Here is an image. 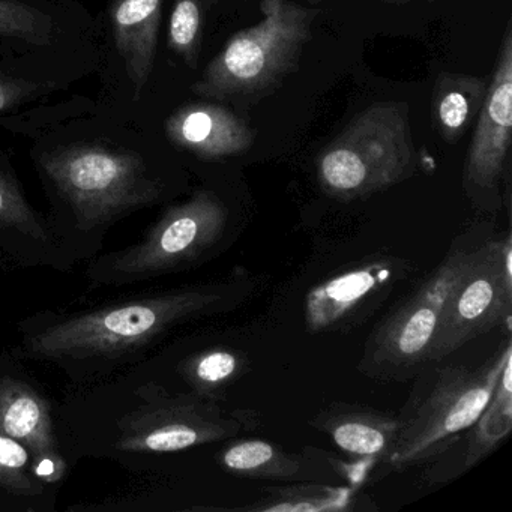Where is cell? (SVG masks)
<instances>
[{
	"instance_id": "6da1fadb",
	"label": "cell",
	"mask_w": 512,
	"mask_h": 512,
	"mask_svg": "<svg viewBox=\"0 0 512 512\" xmlns=\"http://www.w3.org/2000/svg\"><path fill=\"white\" fill-rule=\"evenodd\" d=\"M256 413L175 388L137 365L101 382L73 386L55 406L68 461L112 460L140 475L155 458L233 439L256 427Z\"/></svg>"
},
{
	"instance_id": "7a4b0ae2",
	"label": "cell",
	"mask_w": 512,
	"mask_h": 512,
	"mask_svg": "<svg viewBox=\"0 0 512 512\" xmlns=\"http://www.w3.org/2000/svg\"><path fill=\"white\" fill-rule=\"evenodd\" d=\"M235 284L142 293L83 310H44L17 323V355L58 368L73 386L127 370L170 332L238 302Z\"/></svg>"
},
{
	"instance_id": "3957f363",
	"label": "cell",
	"mask_w": 512,
	"mask_h": 512,
	"mask_svg": "<svg viewBox=\"0 0 512 512\" xmlns=\"http://www.w3.org/2000/svg\"><path fill=\"white\" fill-rule=\"evenodd\" d=\"M40 167L52 196L50 223L79 265L103 251L119 221L169 193L166 179L143 155L101 143L44 154Z\"/></svg>"
},
{
	"instance_id": "277c9868",
	"label": "cell",
	"mask_w": 512,
	"mask_h": 512,
	"mask_svg": "<svg viewBox=\"0 0 512 512\" xmlns=\"http://www.w3.org/2000/svg\"><path fill=\"white\" fill-rule=\"evenodd\" d=\"M229 209L208 190L170 206L148 232L128 247L100 253L86 262L91 289L122 287L178 274L205 259L223 239Z\"/></svg>"
},
{
	"instance_id": "5b68a950",
	"label": "cell",
	"mask_w": 512,
	"mask_h": 512,
	"mask_svg": "<svg viewBox=\"0 0 512 512\" xmlns=\"http://www.w3.org/2000/svg\"><path fill=\"white\" fill-rule=\"evenodd\" d=\"M415 170L409 106L392 101L359 113L317 158L320 187L346 202L394 187Z\"/></svg>"
},
{
	"instance_id": "8992f818",
	"label": "cell",
	"mask_w": 512,
	"mask_h": 512,
	"mask_svg": "<svg viewBox=\"0 0 512 512\" xmlns=\"http://www.w3.org/2000/svg\"><path fill=\"white\" fill-rule=\"evenodd\" d=\"M260 10L263 19L233 35L209 62L191 88L194 94L217 100L259 94L295 68L310 41L316 11L289 0H263Z\"/></svg>"
},
{
	"instance_id": "52a82bcc",
	"label": "cell",
	"mask_w": 512,
	"mask_h": 512,
	"mask_svg": "<svg viewBox=\"0 0 512 512\" xmlns=\"http://www.w3.org/2000/svg\"><path fill=\"white\" fill-rule=\"evenodd\" d=\"M509 358L511 340L476 370H440L427 391L419 395L418 403L410 404L400 416V433L386 466L406 469L439 457L481 415Z\"/></svg>"
},
{
	"instance_id": "ba28073f",
	"label": "cell",
	"mask_w": 512,
	"mask_h": 512,
	"mask_svg": "<svg viewBox=\"0 0 512 512\" xmlns=\"http://www.w3.org/2000/svg\"><path fill=\"white\" fill-rule=\"evenodd\" d=\"M476 245L467 236L455 242L436 271L374 329L359 365L362 371L394 379L428 362L446 299L463 277Z\"/></svg>"
},
{
	"instance_id": "9c48e42d",
	"label": "cell",
	"mask_w": 512,
	"mask_h": 512,
	"mask_svg": "<svg viewBox=\"0 0 512 512\" xmlns=\"http://www.w3.org/2000/svg\"><path fill=\"white\" fill-rule=\"evenodd\" d=\"M511 263V236L478 242L463 277L446 299L428 362L442 361L469 341L511 326Z\"/></svg>"
},
{
	"instance_id": "30bf717a",
	"label": "cell",
	"mask_w": 512,
	"mask_h": 512,
	"mask_svg": "<svg viewBox=\"0 0 512 512\" xmlns=\"http://www.w3.org/2000/svg\"><path fill=\"white\" fill-rule=\"evenodd\" d=\"M0 433L28 446L38 475L58 488L67 475L55 404L17 356H0Z\"/></svg>"
},
{
	"instance_id": "8fae6325",
	"label": "cell",
	"mask_w": 512,
	"mask_h": 512,
	"mask_svg": "<svg viewBox=\"0 0 512 512\" xmlns=\"http://www.w3.org/2000/svg\"><path fill=\"white\" fill-rule=\"evenodd\" d=\"M512 130V28L509 23L497 56L493 79L476 118L463 173L467 196L485 209L497 208V188L502 181Z\"/></svg>"
},
{
	"instance_id": "7c38bea8",
	"label": "cell",
	"mask_w": 512,
	"mask_h": 512,
	"mask_svg": "<svg viewBox=\"0 0 512 512\" xmlns=\"http://www.w3.org/2000/svg\"><path fill=\"white\" fill-rule=\"evenodd\" d=\"M0 262L56 272H71L79 265L49 218L32 208L14 176L4 169H0Z\"/></svg>"
},
{
	"instance_id": "4fadbf2b",
	"label": "cell",
	"mask_w": 512,
	"mask_h": 512,
	"mask_svg": "<svg viewBox=\"0 0 512 512\" xmlns=\"http://www.w3.org/2000/svg\"><path fill=\"white\" fill-rule=\"evenodd\" d=\"M404 275V265L398 260H376L319 284L305 301L307 328L310 332L341 328L386 298Z\"/></svg>"
},
{
	"instance_id": "5bb4252c",
	"label": "cell",
	"mask_w": 512,
	"mask_h": 512,
	"mask_svg": "<svg viewBox=\"0 0 512 512\" xmlns=\"http://www.w3.org/2000/svg\"><path fill=\"white\" fill-rule=\"evenodd\" d=\"M512 430V358L506 361L496 389L475 422L464 430L431 467V481L445 482L463 475L499 448Z\"/></svg>"
},
{
	"instance_id": "9a60e30c",
	"label": "cell",
	"mask_w": 512,
	"mask_h": 512,
	"mask_svg": "<svg viewBox=\"0 0 512 512\" xmlns=\"http://www.w3.org/2000/svg\"><path fill=\"white\" fill-rule=\"evenodd\" d=\"M170 142L202 160H220L251 148L254 131L226 107L191 104L170 116L166 124Z\"/></svg>"
},
{
	"instance_id": "2e32d148",
	"label": "cell",
	"mask_w": 512,
	"mask_h": 512,
	"mask_svg": "<svg viewBox=\"0 0 512 512\" xmlns=\"http://www.w3.org/2000/svg\"><path fill=\"white\" fill-rule=\"evenodd\" d=\"M163 0H116L112 11L116 49L136 97L148 83L157 53Z\"/></svg>"
},
{
	"instance_id": "e0dca14e",
	"label": "cell",
	"mask_w": 512,
	"mask_h": 512,
	"mask_svg": "<svg viewBox=\"0 0 512 512\" xmlns=\"http://www.w3.org/2000/svg\"><path fill=\"white\" fill-rule=\"evenodd\" d=\"M328 434L341 452L361 458H377L385 464L397 443L400 416L359 407H334L313 421Z\"/></svg>"
},
{
	"instance_id": "ac0fdd59",
	"label": "cell",
	"mask_w": 512,
	"mask_h": 512,
	"mask_svg": "<svg viewBox=\"0 0 512 512\" xmlns=\"http://www.w3.org/2000/svg\"><path fill=\"white\" fill-rule=\"evenodd\" d=\"M218 463L239 478L269 481H313L326 475L325 461L295 454L266 440L248 439L229 443L221 449Z\"/></svg>"
},
{
	"instance_id": "d6986e66",
	"label": "cell",
	"mask_w": 512,
	"mask_h": 512,
	"mask_svg": "<svg viewBox=\"0 0 512 512\" xmlns=\"http://www.w3.org/2000/svg\"><path fill=\"white\" fill-rule=\"evenodd\" d=\"M487 83L467 74L442 73L433 92V118L437 131L449 145L461 139L478 118Z\"/></svg>"
},
{
	"instance_id": "ffe728a7",
	"label": "cell",
	"mask_w": 512,
	"mask_h": 512,
	"mask_svg": "<svg viewBox=\"0 0 512 512\" xmlns=\"http://www.w3.org/2000/svg\"><path fill=\"white\" fill-rule=\"evenodd\" d=\"M247 370V358L227 347L188 353L173 365V374L185 389L217 401L223 400V392Z\"/></svg>"
},
{
	"instance_id": "44dd1931",
	"label": "cell",
	"mask_w": 512,
	"mask_h": 512,
	"mask_svg": "<svg viewBox=\"0 0 512 512\" xmlns=\"http://www.w3.org/2000/svg\"><path fill=\"white\" fill-rule=\"evenodd\" d=\"M0 494L25 502L29 509H49L56 488L38 475L34 455L28 446L0 433Z\"/></svg>"
},
{
	"instance_id": "7402d4cb",
	"label": "cell",
	"mask_w": 512,
	"mask_h": 512,
	"mask_svg": "<svg viewBox=\"0 0 512 512\" xmlns=\"http://www.w3.org/2000/svg\"><path fill=\"white\" fill-rule=\"evenodd\" d=\"M352 490L317 481H302L271 487L260 499L242 511L253 512H334L352 509Z\"/></svg>"
},
{
	"instance_id": "603a6c76",
	"label": "cell",
	"mask_w": 512,
	"mask_h": 512,
	"mask_svg": "<svg viewBox=\"0 0 512 512\" xmlns=\"http://www.w3.org/2000/svg\"><path fill=\"white\" fill-rule=\"evenodd\" d=\"M217 0H175L169 26V46L188 67L196 68L202 49L205 14Z\"/></svg>"
},
{
	"instance_id": "cb8c5ba5",
	"label": "cell",
	"mask_w": 512,
	"mask_h": 512,
	"mask_svg": "<svg viewBox=\"0 0 512 512\" xmlns=\"http://www.w3.org/2000/svg\"><path fill=\"white\" fill-rule=\"evenodd\" d=\"M55 35L52 17L17 0H0V37L49 46Z\"/></svg>"
},
{
	"instance_id": "d4e9b609",
	"label": "cell",
	"mask_w": 512,
	"mask_h": 512,
	"mask_svg": "<svg viewBox=\"0 0 512 512\" xmlns=\"http://www.w3.org/2000/svg\"><path fill=\"white\" fill-rule=\"evenodd\" d=\"M31 86H25L16 80L0 77V112L19 104L28 94Z\"/></svg>"
},
{
	"instance_id": "484cf974",
	"label": "cell",
	"mask_w": 512,
	"mask_h": 512,
	"mask_svg": "<svg viewBox=\"0 0 512 512\" xmlns=\"http://www.w3.org/2000/svg\"><path fill=\"white\" fill-rule=\"evenodd\" d=\"M391 4H401V2H406V0H388Z\"/></svg>"
}]
</instances>
